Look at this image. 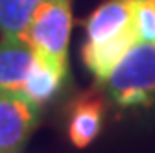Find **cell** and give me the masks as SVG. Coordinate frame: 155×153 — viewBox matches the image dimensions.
<instances>
[{
  "label": "cell",
  "instance_id": "6da1fadb",
  "mask_svg": "<svg viewBox=\"0 0 155 153\" xmlns=\"http://www.w3.org/2000/svg\"><path fill=\"white\" fill-rule=\"evenodd\" d=\"M109 98L118 107L155 102V43H135L105 80Z\"/></svg>",
  "mask_w": 155,
  "mask_h": 153
},
{
  "label": "cell",
  "instance_id": "7a4b0ae2",
  "mask_svg": "<svg viewBox=\"0 0 155 153\" xmlns=\"http://www.w3.org/2000/svg\"><path fill=\"white\" fill-rule=\"evenodd\" d=\"M72 30L70 0H41L21 37L33 54L67 68V50Z\"/></svg>",
  "mask_w": 155,
  "mask_h": 153
},
{
  "label": "cell",
  "instance_id": "3957f363",
  "mask_svg": "<svg viewBox=\"0 0 155 153\" xmlns=\"http://www.w3.org/2000/svg\"><path fill=\"white\" fill-rule=\"evenodd\" d=\"M39 109L22 92H0V153H21L39 120Z\"/></svg>",
  "mask_w": 155,
  "mask_h": 153
},
{
  "label": "cell",
  "instance_id": "277c9868",
  "mask_svg": "<svg viewBox=\"0 0 155 153\" xmlns=\"http://www.w3.org/2000/svg\"><path fill=\"white\" fill-rule=\"evenodd\" d=\"M105 114L104 98L96 92L78 96L68 107V138L76 148H87L102 131Z\"/></svg>",
  "mask_w": 155,
  "mask_h": 153
},
{
  "label": "cell",
  "instance_id": "5b68a950",
  "mask_svg": "<svg viewBox=\"0 0 155 153\" xmlns=\"http://www.w3.org/2000/svg\"><path fill=\"white\" fill-rule=\"evenodd\" d=\"M139 43L137 30H135V22L126 28L122 33L104 43H85L81 50V57L85 67L92 72L98 83H105L109 74L114 70V67L120 63V59L127 54V50Z\"/></svg>",
  "mask_w": 155,
  "mask_h": 153
},
{
  "label": "cell",
  "instance_id": "8992f818",
  "mask_svg": "<svg viewBox=\"0 0 155 153\" xmlns=\"http://www.w3.org/2000/svg\"><path fill=\"white\" fill-rule=\"evenodd\" d=\"M33 50L21 35L0 39V92H22L33 63Z\"/></svg>",
  "mask_w": 155,
  "mask_h": 153
},
{
  "label": "cell",
  "instance_id": "52a82bcc",
  "mask_svg": "<svg viewBox=\"0 0 155 153\" xmlns=\"http://www.w3.org/2000/svg\"><path fill=\"white\" fill-rule=\"evenodd\" d=\"M133 24V9L129 0H107L98 6L85 21L89 43L109 41Z\"/></svg>",
  "mask_w": 155,
  "mask_h": 153
},
{
  "label": "cell",
  "instance_id": "ba28073f",
  "mask_svg": "<svg viewBox=\"0 0 155 153\" xmlns=\"http://www.w3.org/2000/svg\"><path fill=\"white\" fill-rule=\"evenodd\" d=\"M65 76H67V68L57 67L50 63L48 59L35 54L33 63L28 72V78L22 87V94L30 102H33L37 107H41L59 92L65 81Z\"/></svg>",
  "mask_w": 155,
  "mask_h": 153
},
{
  "label": "cell",
  "instance_id": "9c48e42d",
  "mask_svg": "<svg viewBox=\"0 0 155 153\" xmlns=\"http://www.w3.org/2000/svg\"><path fill=\"white\" fill-rule=\"evenodd\" d=\"M41 0H0V33L21 35Z\"/></svg>",
  "mask_w": 155,
  "mask_h": 153
},
{
  "label": "cell",
  "instance_id": "30bf717a",
  "mask_svg": "<svg viewBox=\"0 0 155 153\" xmlns=\"http://www.w3.org/2000/svg\"><path fill=\"white\" fill-rule=\"evenodd\" d=\"M139 41L155 43V0H129Z\"/></svg>",
  "mask_w": 155,
  "mask_h": 153
}]
</instances>
